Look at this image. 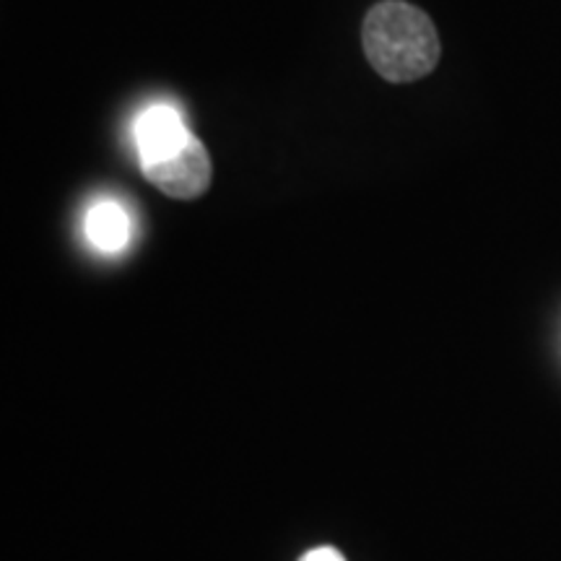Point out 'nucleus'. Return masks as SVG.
Here are the masks:
<instances>
[{
	"label": "nucleus",
	"instance_id": "nucleus-3",
	"mask_svg": "<svg viewBox=\"0 0 561 561\" xmlns=\"http://www.w3.org/2000/svg\"><path fill=\"white\" fill-rule=\"evenodd\" d=\"M191 138L193 133L185 128L180 112L170 104H153L144 110L136 121V151L140 167L174 157Z\"/></svg>",
	"mask_w": 561,
	"mask_h": 561
},
{
	"label": "nucleus",
	"instance_id": "nucleus-1",
	"mask_svg": "<svg viewBox=\"0 0 561 561\" xmlns=\"http://www.w3.org/2000/svg\"><path fill=\"white\" fill-rule=\"evenodd\" d=\"M362 45L371 68L392 83H411L430 76L442 53L432 19L403 0H382L367 13Z\"/></svg>",
	"mask_w": 561,
	"mask_h": 561
},
{
	"label": "nucleus",
	"instance_id": "nucleus-2",
	"mask_svg": "<svg viewBox=\"0 0 561 561\" xmlns=\"http://www.w3.org/2000/svg\"><path fill=\"white\" fill-rule=\"evenodd\" d=\"M140 170H144V178L153 187H159L164 195L180 201L198 198L210 185L208 151L195 136L174 157L157 161V164L140 167Z\"/></svg>",
	"mask_w": 561,
	"mask_h": 561
},
{
	"label": "nucleus",
	"instance_id": "nucleus-5",
	"mask_svg": "<svg viewBox=\"0 0 561 561\" xmlns=\"http://www.w3.org/2000/svg\"><path fill=\"white\" fill-rule=\"evenodd\" d=\"M301 561H346V559H343L335 549H331V546H322V549H314L307 553Z\"/></svg>",
	"mask_w": 561,
	"mask_h": 561
},
{
	"label": "nucleus",
	"instance_id": "nucleus-4",
	"mask_svg": "<svg viewBox=\"0 0 561 561\" xmlns=\"http://www.w3.org/2000/svg\"><path fill=\"white\" fill-rule=\"evenodd\" d=\"M83 229H87V240L107 255L123 252L133 240L130 214L117 201H96L89 208Z\"/></svg>",
	"mask_w": 561,
	"mask_h": 561
}]
</instances>
